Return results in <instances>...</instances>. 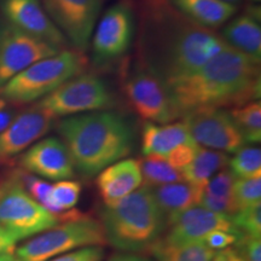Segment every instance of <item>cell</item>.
Masks as SVG:
<instances>
[{"label":"cell","mask_w":261,"mask_h":261,"mask_svg":"<svg viewBox=\"0 0 261 261\" xmlns=\"http://www.w3.org/2000/svg\"><path fill=\"white\" fill-rule=\"evenodd\" d=\"M18 240L14 234L0 226V254L14 253Z\"/></svg>","instance_id":"8d00e7d4"},{"label":"cell","mask_w":261,"mask_h":261,"mask_svg":"<svg viewBox=\"0 0 261 261\" xmlns=\"http://www.w3.org/2000/svg\"><path fill=\"white\" fill-rule=\"evenodd\" d=\"M228 160L230 158L226 152L200 146L194 160L184 169H181L182 180L192 187L203 189L213 175L221 169L227 168Z\"/></svg>","instance_id":"cb8c5ba5"},{"label":"cell","mask_w":261,"mask_h":261,"mask_svg":"<svg viewBox=\"0 0 261 261\" xmlns=\"http://www.w3.org/2000/svg\"><path fill=\"white\" fill-rule=\"evenodd\" d=\"M48 17L77 51L90 46L100 14V0H40Z\"/></svg>","instance_id":"30bf717a"},{"label":"cell","mask_w":261,"mask_h":261,"mask_svg":"<svg viewBox=\"0 0 261 261\" xmlns=\"http://www.w3.org/2000/svg\"><path fill=\"white\" fill-rule=\"evenodd\" d=\"M234 125L242 135L244 142L256 144L261 140V104L253 100L243 106L232 108L228 112Z\"/></svg>","instance_id":"4316f807"},{"label":"cell","mask_w":261,"mask_h":261,"mask_svg":"<svg viewBox=\"0 0 261 261\" xmlns=\"http://www.w3.org/2000/svg\"><path fill=\"white\" fill-rule=\"evenodd\" d=\"M227 46L223 38L194 23L168 0H146L140 63L165 83L194 73Z\"/></svg>","instance_id":"6da1fadb"},{"label":"cell","mask_w":261,"mask_h":261,"mask_svg":"<svg viewBox=\"0 0 261 261\" xmlns=\"http://www.w3.org/2000/svg\"><path fill=\"white\" fill-rule=\"evenodd\" d=\"M83 52L65 48L29 65L0 89V96L14 103H31L47 96L86 69Z\"/></svg>","instance_id":"5b68a950"},{"label":"cell","mask_w":261,"mask_h":261,"mask_svg":"<svg viewBox=\"0 0 261 261\" xmlns=\"http://www.w3.org/2000/svg\"><path fill=\"white\" fill-rule=\"evenodd\" d=\"M106 233L99 221L79 212H68L57 226L39 233L16 249L18 261H47L85 247L103 246Z\"/></svg>","instance_id":"8992f818"},{"label":"cell","mask_w":261,"mask_h":261,"mask_svg":"<svg viewBox=\"0 0 261 261\" xmlns=\"http://www.w3.org/2000/svg\"><path fill=\"white\" fill-rule=\"evenodd\" d=\"M122 92L137 115L154 123H169L180 117L165 81L140 63L126 74Z\"/></svg>","instance_id":"9c48e42d"},{"label":"cell","mask_w":261,"mask_h":261,"mask_svg":"<svg viewBox=\"0 0 261 261\" xmlns=\"http://www.w3.org/2000/svg\"><path fill=\"white\" fill-rule=\"evenodd\" d=\"M58 133L76 168L91 178L129 154L133 132L117 113L92 112L73 115L58 123Z\"/></svg>","instance_id":"3957f363"},{"label":"cell","mask_w":261,"mask_h":261,"mask_svg":"<svg viewBox=\"0 0 261 261\" xmlns=\"http://www.w3.org/2000/svg\"><path fill=\"white\" fill-rule=\"evenodd\" d=\"M14 119L15 116L12 112H9V110H4V109L0 110V132H2V130L4 129Z\"/></svg>","instance_id":"f35d334b"},{"label":"cell","mask_w":261,"mask_h":261,"mask_svg":"<svg viewBox=\"0 0 261 261\" xmlns=\"http://www.w3.org/2000/svg\"><path fill=\"white\" fill-rule=\"evenodd\" d=\"M135 35V17L130 6L117 3L104 12L94 27L91 45L98 61H110L128 51Z\"/></svg>","instance_id":"4fadbf2b"},{"label":"cell","mask_w":261,"mask_h":261,"mask_svg":"<svg viewBox=\"0 0 261 261\" xmlns=\"http://www.w3.org/2000/svg\"><path fill=\"white\" fill-rule=\"evenodd\" d=\"M233 197L238 210L259 203L261 200V175L253 178H234Z\"/></svg>","instance_id":"f546056e"},{"label":"cell","mask_w":261,"mask_h":261,"mask_svg":"<svg viewBox=\"0 0 261 261\" xmlns=\"http://www.w3.org/2000/svg\"><path fill=\"white\" fill-rule=\"evenodd\" d=\"M142 185L138 160H120L98 173L96 187L106 205H110L132 194Z\"/></svg>","instance_id":"ac0fdd59"},{"label":"cell","mask_w":261,"mask_h":261,"mask_svg":"<svg viewBox=\"0 0 261 261\" xmlns=\"http://www.w3.org/2000/svg\"><path fill=\"white\" fill-rule=\"evenodd\" d=\"M191 138L207 149L234 154L246 144L242 135L226 110L204 108L189 112L182 116Z\"/></svg>","instance_id":"8fae6325"},{"label":"cell","mask_w":261,"mask_h":261,"mask_svg":"<svg viewBox=\"0 0 261 261\" xmlns=\"http://www.w3.org/2000/svg\"><path fill=\"white\" fill-rule=\"evenodd\" d=\"M175 9L202 27L213 29L233 17L237 6L225 0H168Z\"/></svg>","instance_id":"ffe728a7"},{"label":"cell","mask_w":261,"mask_h":261,"mask_svg":"<svg viewBox=\"0 0 261 261\" xmlns=\"http://www.w3.org/2000/svg\"><path fill=\"white\" fill-rule=\"evenodd\" d=\"M100 224L107 242L125 252L149 249L166 228L165 215L151 190L145 187L106 205Z\"/></svg>","instance_id":"277c9868"},{"label":"cell","mask_w":261,"mask_h":261,"mask_svg":"<svg viewBox=\"0 0 261 261\" xmlns=\"http://www.w3.org/2000/svg\"><path fill=\"white\" fill-rule=\"evenodd\" d=\"M6 22L52 46L65 50L68 40L42 8L40 0H2Z\"/></svg>","instance_id":"9a60e30c"},{"label":"cell","mask_w":261,"mask_h":261,"mask_svg":"<svg viewBox=\"0 0 261 261\" xmlns=\"http://www.w3.org/2000/svg\"><path fill=\"white\" fill-rule=\"evenodd\" d=\"M149 249L158 261H212L217 253V250H213L203 242L167 247L156 241Z\"/></svg>","instance_id":"484cf974"},{"label":"cell","mask_w":261,"mask_h":261,"mask_svg":"<svg viewBox=\"0 0 261 261\" xmlns=\"http://www.w3.org/2000/svg\"><path fill=\"white\" fill-rule=\"evenodd\" d=\"M0 261H18L17 257L15 256L14 253L0 254Z\"/></svg>","instance_id":"60d3db41"},{"label":"cell","mask_w":261,"mask_h":261,"mask_svg":"<svg viewBox=\"0 0 261 261\" xmlns=\"http://www.w3.org/2000/svg\"><path fill=\"white\" fill-rule=\"evenodd\" d=\"M212 261H246L238 253L236 248L227 247L225 249L218 250V253H215V255Z\"/></svg>","instance_id":"74e56055"},{"label":"cell","mask_w":261,"mask_h":261,"mask_svg":"<svg viewBox=\"0 0 261 261\" xmlns=\"http://www.w3.org/2000/svg\"><path fill=\"white\" fill-rule=\"evenodd\" d=\"M198 148H200V145L196 144V143L180 144L172 149L165 158L172 167L181 172V169H184L194 160Z\"/></svg>","instance_id":"d6a6232c"},{"label":"cell","mask_w":261,"mask_h":261,"mask_svg":"<svg viewBox=\"0 0 261 261\" xmlns=\"http://www.w3.org/2000/svg\"><path fill=\"white\" fill-rule=\"evenodd\" d=\"M241 236L227 232V231H213L203 240V243L213 250H221L225 248L232 246Z\"/></svg>","instance_id":"d590c367"},{"label":"cell","mask_w":261,"mask_h":261,"mask_svg":"<svg viewBox=\"0 0 261 261\" xmlns=\"http://www.w3.org/2000/svg\"><path fill=\"white\" fill-rule=\"evenodd\" d=\"M255 2H260V0H255Z\"/></svg>","instance_id":"ee69618b"},{"label":"cell","mask_w":261,"mask_h":261,"mask_svg":"<svg viewBox=\"0 0 261 261\" xmlns=\"http://www.w3.org/2000/svg\"><path fill=\"white\" fill-rule=\"evenodd\" d=\"M225 2H228V3H236V2H240V0H225Z\"/></svg>","instance_id":"7bdbcfd3"},{"label":"cell","mask_w":261,"mask_h":261,"mask_svg":"<svg viewBox=\"0 0 261 261\" xmlns=\"http://www.w3.org/2000/svg\"><path fill=\"white\" fill-rule=\"evenodd\" d=\"M195 140L184 122H169L158 126L154 122H145L142 130V152L146 155H166L180 144H191ZM197 144V143H196Z\"/></svg>","instance_id":"44dd1931"},{"label":"cell","mask_w":261,"mask_h":261,"mask_svg":"<svg viewBox=\"0 0 261 261\" xmlns=\"http://www.w3.org/2000/svg\"><path fill=\"white\" fill-rule=\"evenodd\" d=\"M226 23L221 37L225 42L228 46L260 63L261 27L260 16H256L255 8L231 18Z\"/></svg>","instance_id":"d6986e66"},{"label":"cell","mask_w":261,"mask_h":261,"mask_svg":"<svg viewBox=\"0 0 261 261\" xmlns=\"http://www.w3.org/2000/svg\"><path fill=\"white\" fill-rule=\"evenodd\" d=\"M156 203L165 215L166 224L182 212L200 205L203 189L192 187L188 182H172L150 189Z\"/></svg>","instance_id":"7402d4cb"},{"label":"cell","mask_w":261,"mask_h":261,"mask_svg":"<svg viewBox=\"0 0 261 261\" xmlns=\"http://www.w3.org/2000/svg\"><path fill=\"white\" fill-rule=\"evenodd\" d=\"M64 214L51 213L35 201L19 184L17 172L0 185V226L18 241L57 226L64 220Z\"/></svg>","instance_id":"52a82bcc"},{"label":"cell","mask_w":261,"mask_h":261,"mask_svg":"<svg viewBox=\"0 0 261 261\" xmlns=\"http://www.w3.org/2000/svg\"><path fill=\"white\" fill-rule=\"evenodd\" d=\"M236 249L246 261H261V241L260 238L242 234L236 241Z\"/></svg>","instance_id":"e575fe53"},{"label":"cell","mask_w":261,"mask_h":261,"mask_svg":"<svg viewBox=\"0 0 261 261\" xmlns=\"http://www.w3.org/2000/svg\"><path fill=\"white\" fill-rule=\"evenodd\" d=\"M4 107H5V100L0 99V110L4 109Z\"/></svg>","instance_id":"b9f144b4"},{"label":"cell","mask_w":261,"mask_h":261,"mask_svg":"<svg viewBox=\"0 0 261 261\" xmlns=\"http://www.w3.org/2000/svg\"><path fill=\"white\" fill-rule=\"evenodd\" d=\"M18 178L19 181L23 182L24 187H27L28 194L41 205H44L47 211L54 213V212H52V204L50 200L52 189V185L50 182L42 180V179H39L37 177H33V175L25 174V173L22 172H18Z\"/></svg>","instance_id":"1f68e13d"},{"label":"cell","mask_w":261,"mask_h":261,"mask_svg":"<svg viewBox=\"0 0 261 261\" xmlns=\"http://www.w3.org/2000/svg\"><path fill=\"white\" fill-rule=\"evenodd\" d=\"M234 175L224 168L213 175L202 190L200 205L215 213L232 215L238 211L233 197Z\"/></svg>","instance_id":"603a6c76"},{"label":"cell","mask_w":261,"mask_h":261,"mask_svg":"<svg viewBox=\"0 0 261 261\" xmlns=\"http://www.w3.org/2000/svg\"><path fill=\"white\" fill-rule=\"evenodd\" d=\"M234 178H253L261 175V149L256 145H243L228 160Z\"/></svg>","instance_id":"83f0119b"},{"label":"cell","mask_w":261,"mask_h":261,"mask_svg":"<svg viewBox=\"0 0 261 261\" xmlns=\"http://www.w3.org/2000/svg\"><path fill=\"white\" fill-rule=\"evenodd\" d=\"M166 85L181 117L196 109L236 108L260 98V63L227 46L194 73Z\"/></svg>","instance_id":"7a4b0ae2"},{"label":"cell","mask_w":261,"mask_h":261,"mask_svg":"<svg viewBox=\"0 0 261 261\" xmlns=\"http://www.w3.org/2000/svg\"><path fill=\"white\" fill-rule=\"evenodd\" d=\"M52 127V116L34 107L15 119L0 132V163L9 162L44 137Z\"/></svg>","instance_id":"e0dca14e"},{"label":"cell","mask_w":261,"mask_h":261,"mask_svg":"<svg viewBox=\"0 0 261 261\" xmlns=\"http://www.w3.org/2000/svg\"><path fill=\"white\" fill-rule=\"evenodd\" d=\"M168 232L158 242L167 247H181L191 243L203 242V240L213 231L227 232L242 236L234 226L232 217L215 213L202 205H196L182 212L174 219L166 224Z\"/></svg>","instance_id":"5bb4252c"},{"label":"cell","mask_w":261,"mask_h":261,"mask_svg":"<svg viewBox=\"0 0 261 261\" xmlns=\"http://www.w3.org/2000/svg\"><path fill=\"white\" fill-rule=\"evenodd\" d=\"M114 104L115 99L106 81L94 74L81 73L45 96L35 107L55 117L102 112Z\"/></svg>","instance_id":"ba28073f"},{"label":"cell","mask_w":261,"mask_h":261,"mask_svg":"<svg viewBox=\"0 0 261 261\" xmlns=\"http://www.w3.org/2000/svg\"><path fill=\"white\" fill-rule=\"evenodd\" d=\"M60 51L9 22L0 23V89L31 64Z\"/></svg>","instance_id":"7c38bea8"},{"label":"cell","mask_w":261,"mask_h":261,"mask_svg":"<svg viewBox=\"0 0 261 261\" xmlns=\"http://www.w3.org/2000/svg\"><path fill=\"white\" fill-rule=\"evenodd\" d=\"M232 221L242 234L260 238L261 236V203L241 208L232 215Z\"/></svg>","instance_id":"4dcf8cb0"},{"label":"cell","mask_w":261,"mask_h":261,"mask_svg":"<svg viewBox=\"0 0 261 261\" xmlns=\"http://www.w3.org/2000/svg\"><path fill=\"white\" fill-rule=\"evenodd\" d=\"M138 162L142 172V182H144L145 188L154 189L172 182L184 181L181 172L172 167L163 156L146 155Z\"/></svg>","instance_id":"d4e9b609"},{"label":"cell","mask_w":261,"mask_h":261,"mask_svg":"<svg viewBox=\"0 0 261 261\" xmlns=\"http://www.w3.org/2000/svg\"><path fill=\"white\" fill-rule=\"evenodd\" d=\"M19 165L27 172L51 180H64L74 177L73 160L62 139L56 137L39 140L29 146L19 159Z\"/></svg>","instance_id":"2e32d148"},{"label":"cell","mask_w":261,"mask_h":261,"mask_svg":"<svg viewBox=\"0 0 261 261\" xmlns=\"http://www.w3.org/2000/svg\"><path fill=\"white\" fill-rule=\"evenodd\" d=\"M103 256L104 249L102 246H93L79 248V249L52 257L47 261H102Z\"/></svg>","instance_id":"836d02e7"},{"label":"cell","mask_w":261,"mask_h":261,"mask_svg":"<svg viewBox=\"0 0 261 261\" xmlns=\"http://www.w3.org/2000/svg\"><path fill=\"white\" fill-rule=\"evenodd\" d=\"M81 195V184L79 181L58 180L52 185L50 200L52 204V212L55 214H62V212L69 211L74 208L79 202Z\"/></svg>","instance_id":"f1b7e54d"},{"label":"cell","mask_w":261,"mask_h":261,"mask_svg":"<svg viewBox=\"0 0 261 261\" xmlns=\"http://www.w3.org/2000/svg\"><path fill=\"white\" fill-rule=\"evenodd\" d=\"M109 261H150L146 257L135 255V254H120V255L113 256Z\"/></svg>","instance_id":"ab89813d"}]
</instances>
